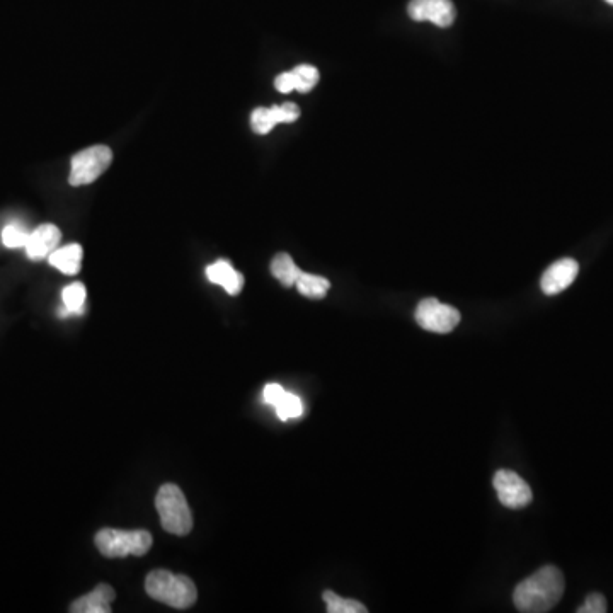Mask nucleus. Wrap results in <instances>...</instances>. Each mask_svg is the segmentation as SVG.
I'll return each instance as SVG.
<instances>
[{
  "label": "nucleus",
  "instance_id": "obj_1",
  "mask_svg": "<svg viewBox=\"0 0 613 613\" xmlns=\"http://www.w3.org/2000/svg\"><path fill=\"white\" fill-rule=\"evenodd\" d=\"M564 588V574L556 566H544L516 586L513 602L523 613L550 612L564 595Z\"/></svg>",
  "mask_w": 613,
  "mask_h": 613
},
{
  "label": "nucleus",
  "instance_id": "obj_2",
  "mask_svg": "<svg viewBox=\"0 0 613 613\" xmlns=\"http://www.w3.org/2000/svg\"><path fill=\"white\" fill-rule=\"evenodd\" d=\"M145 591L150 598L178 610L193 607L198 598L195 583L188 576L174 574L166 569H155L147 576Z\"/></svg>",
  "mask_w": 613,
  "mask_h": 613
},
{
  "label": "nucleus",
  "instance_id": "obj_3",
  "mask_svg": "<svg viewBox=\"0 0 613 613\" xmlns=\"http://www.w3.org/2000/svg\"><path fill=\"white\" fill-rule=\"evenodd\" d=\"M155 508L167 533L184 537L193 530V515L183 491L176 484H164L155 496Z\"/></svg>",
  "mask_w": 613,
  "mask_h": 613
},
{
  "label": "nucleus",
  "instance_id": "obj_4",
  "mask_svg": "<svg viewBox=\"0 0 613 613\" xmlns=\"http://www.w3.org/2000/svg\"><path fill=\"white\" fill-rule=\"evenodd\" d=\"M152 535L147 530H116L104 528L96 535V547L104 557H142L152 547Z\"/></svg>",
  "mask_w": 613,
  "mask_h": 613
},
{
  "label": "nucleus",
  "instance_id": "obj_5",
  "mask_svg": "<svg viewBox=\"0 0 613 613\" xmlns=\"http://www.w3.org/2000/svg\"><path fill=\"white\" fill-rule=\"evenodd\" d=\"M113 162V152L106 145H94L81 150L72 157V171L69 183L72 186H86L103 176Z\"/></svg>",
  "mask_w": 613,
  "mask_h": 613
},
{
  "label": "nucleus",
  "instance_id": "obj_6",
  "mask_svg": "<svg viewBox=\"0 0 613 613\" xmlns=\"http://www.w3.org/2000/svg\"><path fill=\"white\" fill-rule=\"evenodd\" d=\"M416 322L430 333L448 334L459 326L460 312L452 305L438 302L436 298H426L419 302L416 309Z\"/></svg>",
  "mask_w": 613,
  "mask_h": 613
},
{
  "label": "nucleus",
  "instance_id": "obj_7",
  "mask_svg": "<svg viewBox=\"0 0 613 613\" xmlns=\"http://www.w3.org/2000/svg\"><path fill=\"white\" fill-rule=\"evenodd\" d=\"M494 489L498 493L501 505L510 510H520L532 503V489L525 479L511 470H498L494 476Z\"/></svg>",
  "mask_w": 613,
  "mask_h": 613
},
{
  "label": "nucleus",
  "instance_id": "obj_8",
  "mask_svg": "<svg viewBox=\"0 0 613 613\" xmlns=\"http://www.w3.org/2000/svg\"><path fill=\"white\" fill-rule=\"evenodd\" d=\"M407 12L414 21H430L438 28L452 26L457 14L452 0H411Z\"/></svg>",
  "mask_w": 613,
  "mask_h": 613
},
{
  "label": "nucleus",
  "instance_id": "obj_9",
  "mask_svg": "<svg viewBox=\"0 0 613 613\" xmlns=\"http://www.w3.org/2000/svg\"><path fill=\"white\" fill-rule=\"evenodd\" d=\"M578 273L579 264L574 259H559L552 266H549L544 275H542V280H540L542 292L545 295H557V293L564 292L566 288L573 285Z\"/></svg>",
  "mask_w": 613,
  "mask_h": 613
},
{
  "label": "nucleus",
  "instance_id": "obj_10",
  "mask_svg": "<svg viewBox=\"0 0 613 613\" xmlns=\"http://www.w3.org/2000/svg\"><path fill=\"white\" fill-rule=\"evenodd\" d=\"M60 239H62V232L57 225L43 224L29 234L28 244L24 249L29 259L38 261V259L48 258L57 249Z\"/></svg>",
  "mask_w": 613,
  "mask_h": 613
},
{
  "label": "nucleus",
  "instance_id": "obj_11",
  "mask_svg": "<svg viewBox=\"0 0 613 613\" xmlns=\"http://www.w3.org/2000/svg\"><path fill=\"white\" fill-rule=\"evenodd\" d=\"M116 593L109 585H98L87 595L81 596L70 605L74 613H109L111 603L115 602Z\"/></svg>",
  "mask_w": 613,
  "mask_h": 613
},
{
  "label": "nucleus",
  "instance_id": "obj_12",
  "mask_svg": "<svg viewBox=\"0 0 613 613\" xmlns=\"http://www.w3.org/2000/svg\"><path fill=\"white\" fill-rule=\"evenodd\" d=\"M208 280L225 288L229 295H239L244 288V276L234 270L229 261H217L207 268Z\"/></svg>",
  "mask_w": 613,
  "mask_h": 613
},
{
  "label": "nucleus",
  "instance_id": "obj_13",
  "mask_svg": "<svg viewBox=\"0 0 613 613\" xmlns=\"http://www.w3.org/2000/svg\"><path fill=\"white\" fill-rule=\"evenodd\" d=\"M82 256H84V251L79 244H69V246L55 249L48 256V261L53 268L62 271L64 275L74 276L81 271Z\"/></svg>",
  "mask_w": 613,
  "mask_h": 613
},
{
  "label": "nucleus",
  "instance_id": "obj_14",
  "mask_svg": "<svg viewBox=\"0 0 613 613\" xmlns=\"http://www.w3.org/2000/svg\"><path fill=\"white\" fill-rule=\"evenodd\" d=\"M271 273L283 287H293L302 270H298L290 254L280 253L276 254L275 259L271 261Z\"/></svg>",
  "mask_w": 613,
  "mask_h": 613
},
{
  "label": "nucleus",
  "instance_id": "obj_15",
  "mask_svg": "<svg viewBox=\"0 0 613 613\" xmlns=\"http://www.w3.org/2000/svg\"><path fill=\"white\" fill-rule=\"evenodd\" d=\"M295 287L298 292L302 293L304 297L314 298V300H321L326 297L331 283L324 276L310 275V273H300L297 281H295Z\"/></svg>",
  "mask_w": 613,
  "mask_h": 613
},
{
  "label": "nucleus",
  "instance_id": "obj_16",
  "mask_svg": "<svg viewBox=\"0 0 613 613\" xmlns=\"http://www.w3.org/2000/svg\"><path fill=\"white\" fill-rule=\"evenodd\" d=\"M86 287L82 283H72L69 287L64 288L62 298H64V310L60 312V316H79L84 312L86 305Z\"/></svg>",
  "mask_w": 613,
  "mask_h": 613
},
{
  "label": "nucleus",
  "instance_id": "obj_17",
  "mask_svg": "<svg viewBox=\"0 0 613 613\" xmlns=\"http://www.w3.org/2000/svg\"><path fill=\"white\" fill-rule=\"evenodd\" d=\"M324 602H326L327 612L329 613H367V607L356 600L341 598L333 591H324Z\"/></svg>",
  "mask_w": 613,
  "mask_h": 613
},
{
  "label": "nucleus",
  "instance_id": "obj_18",
  "mask_svg": "<svg viewBox=\"0 0 613 613\" xmlns=\"http://www.w3.org/2000/svg\"><path fill=\"white\" fill-rule=\"evenodd\" d=\"M276 414L281 421H287V419L300 418L304 413V404L300 401V397L295 396L292 392H287L280 397V401L276 402L275 406Z\"/></svg>",
  "mask_w": 613,
  "mask_h": 613
},
{
  "label": "nucleus",
  "instance_id": "obj_19",
  "mask_svg": "<svg viewBox=\"0 0 613 613\" xmlns=\"http://www.w3.org/2000/svg\"><path fill=\"white\" fill-rule=\"evenodd\" d=\"M293 77H295V91L307 94L317 86L319 82V70L312 65H298L292 70Z\"/></svg>",
  "mask_w": 613,
  "mask_h": 613
},
{
  "label": "nucleus",
  "instance_id": "obj_20",
  "mask_svg": "<svg viewBox=\"0 0 613 613\" xmlns=\"http://www.w3.org/2000/svg\"><path fill=\"white\" fill-rule=\"evenodd\" d=\"M251 127L259 135L270 133L276 127V121L273 118V113H271V108L254 109L253 115H251Z\"/></svg>",
  "mask_w": 613,
  "mask_h": 613
},
{
  "label": "nucleus",
  "instance_id": "obj_21",
  "mask_svg": "<svg viewBox=\"0 0 613 613\" xmlns=\"http://www.w3.org/2000/svg\"><path fill=\"white\" fill-rule=\"evenodd\" d=\"M29 234L23 227L19 225H7L6 229L2 230V242L9 249H19L26 247L28 244Z\"/></svg>",
  "mask_w": 613,
  "mask_h": 613
},
{
  "label": "nucleus",
  "instance_id": "obj_22",
  "mask_svg": "<svg viewBox=\"0 0 613 613\" xmlns=\"http://www.w3.org/2000/svg\"><path fill=\"white\" fill-rule=\"evenodd\" d=\"M271 113L275 118L276 125L278 123H293L300 118V108L295 103L280 104V106H271Z\"/></svg>",
  "mask_w": 613,
  "mask_h": 613
},
{
  "label": "nucleus",
  "instance_id": "obj_23",
  "mask_svg": "<svg viewBox=\"0 0 613 613\" xmlns=\"http://www.w3.org/2000/svg\"><path fill=\"white\" fill-rule=\"evenodd\" d=\"M607 612V600L600 593H591L585 603L578 608V613H605Z\"/></svg>",
  "mask_w": 613,
  "mask_h": 613
},
{
  "label": "nucleus",
  "instance_id": "obj_24",
  "mask_svg": "<svg viewBox=\"0 0 613 613\" xmlns=\"http://www.w3.org/2000/svg\"><path fill=\"white\" fill-rule=\"evenodd\" d=\"M276 91L288 94V92L295 91V77L292 72H283L278 75L275 81Z\"/></svg>",
  "mask_w": 613,
  "mask_h": 613
},
{
  "label": "nucleus",
  "instance_id": "obj_25",
  "mask_svg": "<svg viewBox=\"0 0 613 613\" xmlns=\"http://www.w3.org/2000/svg\"><path fill=\"white\" fill-rule=\"evenodd\" d=\"M285 394V389L278 384H268L264 387L263 397L266 404L275 406L276 402L280 401V397Z\"/></svg>",
  "mask_w": 613,
  "mask_h": 613
},
{
  "label": "nucleus",
  "instance_id": "obj_26",
  "mask_svg": "<svg viewBox=\"0 0 613 613\" xmlns=\"http://www.w3.org/2000/svg\"><path fill=\"white\" fill-rule=\"evenodd\" d=\"M608 4H612L613 6V0H607Z\"/></svg>",
  "mask_w": 613,
  "mask_h": 613
}]
</instances>
